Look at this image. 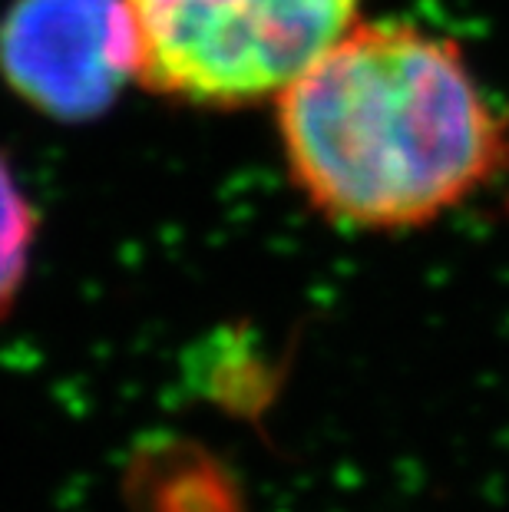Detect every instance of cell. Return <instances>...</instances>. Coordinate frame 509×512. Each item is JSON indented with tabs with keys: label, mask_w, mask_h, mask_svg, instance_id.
<instances>
[{
	"label": "cell",
	"mask_w": 509,
	"mask_h": 512,
	"mask_svg": "<svg viewBox=\"0 0 509 512\" xmlns=\"http://www.w3.org/2000/svg\"><path fill=\"white\" fill-rule=\"evenodd\" d=\"M288 172L357 232L437 222L509 169V119L447 37L354 24L278 93Z\"/></svg>",
	"instance_id": "cell-1"
},
{
	"label": "cell",
	"mask_w": 509,
	"mask_h": 512,
	"mask_svg": "<svg viewBox=\"0 0 509 512\" xmlns=\"http://www.w3.org/2000/svg\"><path fill=\"white\" fill-rule=\"evenodd\" d=\"M37 242V212L34 205L0 159V321L14 314L20 291L27 285L30 258Z\"/></svg>",
	"instance_id": "cell-5"
},
{
	"label": "cell",
	"mask_w": 509,
	"mask_h": 512,
	"mask_svg": "<svg viewBox=\"0 0 509 512\" xmlns=\"http://www.w3.org/2000/svg\"><path fill=\"white\" fill-rule=\"evenodd\" d=\"M136 80L196 106L278 96L357 24L361 0H123Z\"/></svg>",
	"instance_id": "cell-2"
},
{
	"label": "cell",
	"mask_w": 509,
	"mask_h": 512,
	"mask_svg": "<svg viewBox=\"0 0 509 512\" xmlns=\"http://www.w3.org/2000/svg\"><path fill=\"white\" fill-rule=\"evenodd\" d=\"M123 499L129 512H248L232 466L205 443L176 433L133 446Z\"/></svg>",
	"instance_id": "cell-4"
},
{
	"label": "cell",
	"mask_w": 509,
	"mask_h": 512,
	"mask_svg": "<svg viewBox=\"0 0 509 512\" xmlns=\"http://www.w3.org/2000/svg\"><path fill=\"white\" fill-rule=\"evenodd\" d=\"M0 73L43 116H100L136 73L123 0H14L0 20Z\"/></svg>",
	"instance_id": "cell-3"
}]
</instances>
